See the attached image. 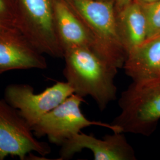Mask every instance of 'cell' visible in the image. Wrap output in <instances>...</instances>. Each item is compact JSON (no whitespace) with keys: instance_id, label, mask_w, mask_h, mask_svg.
I'll use <instances>...</instances> for the list:
<instances>
[{"instance_id":"6da1fadb","label":"cell","mask_w":160,"mask_h":160,"mask_svg":"<svg viewBox=\"0 0 160 160\" xmlns=\"http://www.w3.org/2000/svg\"><path fill=\"white\" fill-rule=\"evenodd\" d=\"M63 75L74 94L90 96L103 111L117 98L114 77L118 71L88 47H78L64 51Z\"/></svg>"},{"instance_id":"7a4b0ae2","label":"cell","mask_w":160,"mask_h":160,"mask_svg":"<svg viewBox=\"0 0 160 160\" xmlns=\"http://www.w3.org/2000/svg\"><path fill=\"white\" fill-rule=\"evenodd\" d=\"M120 112L112 122L120 132L147 134L160 119V78L133 82L122 92Z\"/></svg>"},{"instance_id":"3957f363","label":"cell","mask_w":160,"mask_h":160,"mask_svg":"<svg viewBox=\"0 0 160 160\" xmlns=\"http://www.w3.org/2000/svg\"><path fill=\"white\" fill-rule=\"evenodd\" d=\"M84 102V98L72 94L44 115L32 127L33 131L36 135L47 137L51 142L60 145L80 133L81 129L89 126H102L113 132H120L111 123L87 119L80 108Z\"/></svg>"},{"instance_id":"277c9868","label":"cell","mask_w":160,"mask_h":160,"mask_svg":"<svg viewBox=\"0 0 160 160\" xmlns=\"http://www.w3.org/2000/svg\"><path fill=\"white\" fill-rule=\"evenodd\" d=\"M51 151L49 145L35 137L32 128L17 110L0 98V160L9 155L23 160L32 152L45 156Z\"/></svg>"},{"instance_id":"5b68a950","label":"cell","mask_w":160,"mask_h":160,"mask_svg":"<svg viewBox=\"0 0 160 160\" xmlns=\"http://www.w3.org/2000/svg\"><path fill=\"white\" fill-rule=\"evenodd\" d=\"M73 94V88L67 81L57 82L38 94L29 84H12L5 88L4 99L32 128L44 115Z\"/></svg>"},{"instance_id":"8992f818","label":"cell","mask_w":160,"mask_h":160,"mask_svg":"<svg viewBox=\"0 0 160 160\" xmlns=\"http://www.w3.org/2000/svg\"><path fill=\"white\" fill-rule=\"evenodd\" d=\"M124 133L113 132V134L98 139L80 132L61 145L59 160H68L88 149L92 153L94 160H135L134 149Z\"/></svg>"},{"instance_id":"52a82bcc","label":"cell","mask_w":160,"mask_h":160,"mask_svg":"<svg viewBox=\"0 0 160 160\" xmlns=\"http://www.w3.org/2000/svg\"><path fill=\"white\" fill-rule=\"evenodd\" d=\"M46 60L25 40L0 30V75L20 69H45Z\"/></svg>"},{"instance_id":"ba28073f","label":"cell","mask_w":160,"mask_h":160,"mask_svg":"<svg viewBox=\"0 0 160 160\" xmlns=\"http://www.w3.org/2000/svg\"><path fill=\"white\" fill-rule=\"evenodd\" d=\"M133 82H143L160 77V36L130 52L123 66Z\"/></svg>"},{"instance_id":"9c48e42d","label":"cell","mask_w":160,"mask_h":160,"mask_svg":"<svg viewBox=\"0 0 160 160\" xmlns=\"http://www.w3.org/2000/svg\"><path fill=\"white\" fill-rule=\"evenodd\" d=\"M56 32L63 52L78 47L93 49L94 40L86 25L79 20L62 2L55 6Z\"/></svg>"},{"instance_id":"30bf717a","label":"cell","mask_w":160,"mask_h":160,"mask_svg":"<svg viewBox=\"0 0 160 160\" xmlns=\"http://www.w3.org/2000/svg\"><path fill=\"white\" fill-rule=\"evenodd\" d=\"M118 26L126 56L147 40L145 17L142 6L138 3H131L122 9Z\"/></svg>"},{"instance_id":"8fae6325","label":"cell","mask_w":160,"mask_h":160,"mask_svg":"<svg viewBox=\"0 0 160 160\" xmlns=\"http://www.w3.org/2000/svg\"><path fill=\"white\" fill-rule=\"evenodd\" d=\"M147 24V40L160 36V1L142 4Z\"/></svg>"},{"instance_id":"7c38bea8","label":"cell","mask_w":160,"mask_h":160,"mask_svg":"<svg viewBox=\"0 0 160 160\" xmlns=\"http://www.w3.org/2000/svg\"><path fill=\"white\" fill-rule=\"evenodd\" d=\"M117 5L120 9H123L131 3V0H116Z\"/></svg>"},{"instance_id":"4fadbf2b","label":"cell","mask_w":160,"mask_h":160,"mask_svg":"<svg viewBox=\"0 0 160 160\" xmlns=\"http://www.w3.org/2000/svg\"><path fill=\"white\" fill-rule=\"evenodd\" d=\"M140 2H141L143 4H150V3H152V2H157L159 1L160 0H139Z\"/></svg>"},{"instance_id":"5bb4252c","label":"cell","mask_w":160,"mask_h":160,"mask_svg":"<svg viewBox=\"0 0 160 160\" xmlns=\"http://www.w3.org/2000/svg\"><path fill=\"white\" fill-rule=\"evenodd\" d=\"M4 10V4L2 0H0V12H2Z\"/></svg>"},{"instance_id":"9a60e30c","label":"cell","mask_w":160,"mask_h":160,"mask_svg":"<svg viewBox=\"0 0 160 160\" xmlns=\"http://www.w3.org/2000/svg\"><path fill=\"white\" fill-rule=\"evenodd\" d=\"M1 30V26H0V30Z\"/></svg>"},{"instance_id":"2e32d148","label":"cell","mask_w":160,"mask_h":160,"mask_svg":"<svg viewBox=\"0 0 160 160\" xmlns=\"http://www.w3.org/2000/svg\"></svg>"}]
</instances>
